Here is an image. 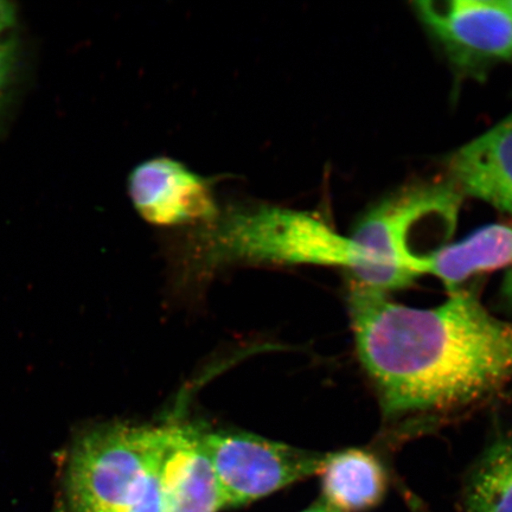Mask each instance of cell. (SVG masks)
<instances>
[{
	"mask_svg": "<svg viewBox=\"0 0 512 512\" xmlns=\"http://www.w3.org/2000/svg\"><path fill=\"white\" fill-rule=\"evenodd\" d=\"M349 307L358 358L393 424L465 413L512 384V322L471 292L414 309L351 285Z\"/></svg>",
	"mask_w": 512,
	"mask_h": 512,
	"instance_id": "6da1fadb",
	"label": "cell"
},
{
	"mask_svg": "<svg viewBox=\"0 0 512 512\" xmlns=\"http://www.w3.org/2000/svg\"><path fill=\"white\" fill-rule=\"evenodd\" d=\"M462 200L445 181L401 190L368 210L350 239L370 255L369 283L400 290L428 273L434 256L450 245Z\"/></svg>",
	"mask_w": 512,
	"mask_h": 512,
	"instance_id": "7a4b0ae2",
	"label": "cell"
},
{
	"mask_svg": "<svg viewBox=\"0 0 512 512\" xmlns=\"http://www.w3.org/2000/svg\"><path fill=\"white\" fill-rule=\"evenodd\" d=\"M197 233L208 262L318 265L348 272L367 264L369 255L316 215L268 204L219 213Z\"/></svg>",
	"mask_w": 512,
	"mask_h": 512,
	"instance_id": "3957f363",
	"label": "cell"
},
{
	"mask_svg": "<svg viewBox=\"0 0 512 512\" xmlns=\"http://www.w3.org/2000/svg\"><path fill=\"white\" fill-rule=\"evenodd\" d=\"M168 425L112 424L83 435L70 453L66 512H124L162 458Z\"/></svg>",
	"mask_w": 512,
	"mask_h": 512,
	"instance_id": "277c9868",
	"label": "cell"
},
{
	"mask_svg": "<svg viewBox=\"0 0 512 512\" xmlns=\"http://www.w3.org/2000/svg\"><path fill=\"white\" fill-rule=\"evenodd\" d=\"M201 435L224 508L258 501L319 475L328 457V453L303 450L248 432L201 428Z\"/></svg>",
	"mask_w": 512,
	"mask_h": 512,
	"instance_id": "5b68a950",
	"label": "cell"
},
{
	"mask_svg": "<svg viewBox=\"0 0 512 512\" xmlns=\"http://www.w3.org/2000/svg\"><path fill=\"white\" fill-rule=\"evenodd\" d=\"M420 22L463 73L482 75L512 59V17L498 0L416 2Z\"/></svg>",
	"mask_w": 512,
	"mask_h": 512,
	"instance_id": "8992f818",
	"label": "cell"
},
{
	"mask_svg": "<svg viewBox=\"0 0 512 512\" xmlns=\"http://www.w3.org/2000/svg\"><path fill=\"white\" fill-rule=\"evenodd\" d=\"M128 194L137 213L153 226H203L220 213L208 179L171 158L136 166L128 177Z\"/></svg>",
	"mask_w": 512,
	"mask_h": 512,
	"instance_id": "52a82bcc",
	"label": "cell"
},
{
	"mask_svg": "<svg viewBox=\"0 0 512 512\" xmlns=\"http://www.w3.org/2000/svg\"><path fill=\"white\" fill-rule=\"evenodd\" d=\"M159 488L163 512H219L224 508L201 427L168 425Z\"/></svg>",
	"mask_w": 512,
	"mask_h": 512,
	"instance_id": "ba28073f",
	"label": "cell"
},
{
	"mask_svg": "<svg viewBox=\"0 0 512 512\" xmlns=\"http://www.w3.org/2000/svg\"><path fill=\"white\" fill-rule=\"evenodd\" d=\"M447 182L512 217V112L447 159Z\"/></svg>",
	"mask_w": 512,
	"mask_h": 512,
	"instance_id": "9c48e42d",
	"label": "cell"
},
{
	"mask_svg": "<svg viewBox=\"0 0 512 512\" xmlns=\"http://www.w3.org/2000/svg\"><path fill=\"white\" fill-rule=\"evenodd\" d=\"M323 499L339 512H366L387 495L386 466L364 448L328 453L322 471Z\"/></svg>",
	"mask_w": 512,
	"mask_h": 512,
	"instance_id": "30bf717a",
	"label": "cell"
},
{
	"mask_svg": "<svg viewBox=\"0 0 512 512\" xmlns=\"http://www.w3.org/2000/svg\"><path fill=\"white\" fill-rule=\"evenodd\" d=\"M508 266H512V224L496 223L446 246L434 256L428 274L443 281L452 294L475 275Z\"/></svg>",
	"mask_w": 512,
	"mask_h": 512,
	"instance_id": "8fae6325",
	"label": "cell"
},
{
	"mask_svg": "<svg viewBox=\"0 0 512 512\" xmlns=\"http://www.w3.org/2000/svg\"><path fill=\"white\" fill-rule=\"evenodd\" d=\"M465 512H512V437L494 441L467 476Z\"/></svg>",
	"mask_w": 512,
	"mask_h": 512,
	"instance_id": "7c38bea8",
	"label": "cell"
},
{
	"mask_svg": "<svg viewBox=\"0 0 512 512\" xmlns=\"http://www.w3.org/2000/svg\"><path fill=\"white\" fill-rule=\"evenodd\" d=\"M160 460L147 473L136 495L133 496L132 501L127 505L124 512H163L162 496H160L159 488Z\"/></svg>",
	"mask_w": 512,
	"mask_h": 512,
	"instance_id": "4fadbf2b",
	"label": "cell"
},
{
	"mask_svg": "<svg viewBox=\"0 0 512 512\" xmlns=\"http://www.w3.org/2000/svg\"><path fill=\"white\" fill-rule=\"evenodd\" d=\"M16 63V46L12 42L0 43V96L10 81Z\"/></svg>",
	"mask_w": 512,
	"mask_h": 512,
	"instance_id": "5bb4252c",
	"label": "cell"
},
{
	"mask_svg": "<svg viewBox=\"0 0 512 512\" xmlns=\"http://www.w3.org/2000/svg\"><path fill=\"white\" fill-rule=\"evenodd\" d=\"M16 21V10L11 3L0 0V35L14 25Z\"/></svg>",
	"mask_w": 512,
	"mask_h": 512,
	"instance_id": "9a60e30c",
	"label": "cell"
},
{
	"mask_svg": "<svg viewBox=\"0 0 512 512\" xmlns=\"http://www.w3.org/2000/svg\"><path fill=\"white\" fill-rule=\"evenodd\" d=\"M499 299L505 310L512 312V266L509 268L507 275L503 280Z\"/></svg>",
	"mask_w": 512,
	"mask_h": 512,
	"instance_id": "2e32d148",
	"label": "cell"
},
{
	"mask_svg": "<svg viewBox=\"0 0 512 512\" xmlns=\"http://www.w3.org/2000/svg\"><path fill=\"white\" fill-rule=\"evenodd\" d=\"M302 512H339L335 508H332L330 504L326 503L324 499H320V501L316 502L315 504L311 505L310 508H307L306 510Z\"/></svg>",
	"mask_w": 512,
	"mask_h": 512,
	"instance_id": "e0dca14e",
	"label": "cell"
},
{
	"mask_svg": "<svg viewBox=\"0 0 512 512\" xmlns=\"http://www.w3.org/2000/svg\"><path fill=\"white\" fill-rule=\"evenodd\" d=\"M505 6H507L508 11L510 12V15L512 17V0H509V2H503Z\"/></svg>",
	"mask_w": 512,
	"mask_h": 512,
	"instance_id": "ac0fdd59",
	"label": "cell"
}]
</instances>
